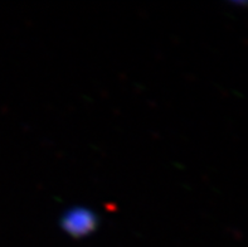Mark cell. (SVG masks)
Here are the masks:
<instances>
[{
	"instance_id": "obj_1",
	"label": "cell",
	"mask_w": 248,
	"mask_h": 247,
	"mask_svg": "<svg viewBox=\"0 0 248 247\" xmlns=\"http://www.w3.org/2000/svg\"><path fill=\"white\" fill-rule=\"evenodd\" d=\"M61 226L63 231L72 237H83L94 231L97 226V217L87 208L76 207L63 214Z\"/></svg>"
}]
</instances>
